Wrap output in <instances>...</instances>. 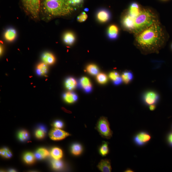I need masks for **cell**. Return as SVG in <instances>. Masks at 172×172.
Returning <instances> with one entry per match:
<instances>
[{
    "label": "cell",
    "mask_w": 172,
    "mask_h": 172,
    "mask_svg": "<svg viewBox=\"0 0 172 172\" xmlns=\"http://www.w3.org/2000/svg\"><path fill=\"white\" fill-rule=\"evenodd\" d=\"M138 34L136 41L138 48L143 53L158 52L162 47L164 34L161 27L157 22Z\"/></svg>",
    "instance_id": "obj_1"
},
{
    "label": "cell",
    "mask_w": 172,
    "mask_h": 172,
    "mask_svg": "<svg viewBox=\"0 0 172 172\" xmlns=\"http://www.w3.org/2000/svg\"><path fill=\"white\" fill-rule=\"evenodd\" d=\"M42 6L45 12L52 16H62L70 14L73 7L67 3L43 0Z\"/></svg>",
    "instance_id": "obj_2"
},
{
    "label": "cell",
    "mask_w": 172,
    "mask_h": 172,
    "mask_svg": "<svg viewBox=\"0 0 172 172\" xmlns=\"http://www.w3.org/2000/svg\"><path fill=\"white\" fill-rule=\"evenodd\" d=\"M155 14L149 9L141 10L135 18L134 32L139 34L155 23H157Z\"/></svg>",
    "instance_id": "obj_3"
},
{
    "label": "cell",
    "mask_w": 172,
    "mask_h": 172,
    "mask_svg": "<svg viewBox=\"0 0 172 172\" xmlns=\"http://www.w3.org/2000/svg\"><path fill=\"white\" fill-rule=\"evenodd\" d=\"M96 129L103 138L109 139L112 136L113 132L110 129V124L105 117H102L99 119L96 125Z\"/></svg>",
    "instance_id": "obj_4"
},
{
    "label": "cell",
    "mask_w": 172,
    "mask_h": 172,
    "mask_svg": "<svg viewBox=\"0 0 172 172\" xmlns=\"http://www.w3.org/2000/svg\"><path fill=\"white\" fill-rule=\"evenodd\" d=\"M23 5L27 12L35 19L39 17L40 0H22Z\"/></svg>",
    "instance_id": "obj_5"
},
{
    "label": "cell",
    "mask_w": 172,
    "mask_h": 172,
    "mask_svg": "<svg viewBox=\"0 0 172 172\" xmlns=\"http://www.w3.org/2000/svg\"><path fill=\"white\" fill-rule=\"evenodd\" d=\"M160 96L157 91L148 90L144 92L142 96L143 102L147 105L155 104L159 101Z\"/></svg>",
    "instance_id": "obj_6"
},
{
    "label": "cell",
    "mask_w": 172,
    "mask_h": 172,
    "mask_svg": "<svg viewBox=\"0 0 172 172\" xmlns=\"http://www.w3.org/2000/svg\"><path fill=\"white\" fill-rule=\"evenodd\" d=\"M70 135L69 133L56 128L51 130L49 133L50 138L54 140H63Z\"/></svg>",
    "instance_id": "obj_7"
},
{
    "label": "cell",
    "mask_w": 172,
    "mask_h": 172,
    "mask_svg": "<svg viewBox=\"0 0 172 172\" xmlns=\"http://www.w3.org/2000/svg\"><path fill=\"white\" fill-rule=\"evenodd\" d=\"M151 139L150 134L146 132H142L138 134L135 137V143L139 146H142L147 143Z\"/></svg>",
    "instance_id": "obj_8"
},
{
    "label": "cell",
    "mask_w": 172,
    "mask_h": 172,
    "mask_svg": "<svg viewBox=\"0 0 172 172\" xmlns=\"http://www.w3.org/2000/svg\"><path fill=\"white\" fill-rule=\"evenodd\" d=\"M135 18L131 16L129 14L123 18L122 23L125 28L130 30H134L135 26Z\"/></svg>",
    "instance_id": "obj_9"
},
{
    "label": "cell",
    "mask_w": 172,
    "mask_h": 172,
    "mask_svg": "<svg viewBox=\"0 0 172 172\" xmlns=\"http://www.w3.org/2000/svg\"><path fill=\"white\" fill-rule=\"evenodd\" d=\"M98 21L102 23L106 22L111 18V14L108 11L105 9H101L98 11L96 14Z\"/></svg>",
    "instance_id": "obj_10"
},
{
    "label": "cell",
    "mask_w": 172,
    "mask_h": 172,
    "mask_svg": "<svg viewBox=\"0 0 172 172\" xmlns=\"http://www.w3.org/2000/svg\"><path fill=\"white\" fill-rule=\"evenodd\" d=\"M79 86L83 88L87 93L91 92L92 89L91 83L88 78L84 76L81 78L79 82Z\"/></svg>",
    "instance_id": "obj_11"
},
{
    "label": "cell",
    "mask_w": 172,
    "mask_h": 172,
    "mask_svg": "<svg viewBox=\"0 0 172 172\" xmlns=\"http://www.w3.org/2000/svg\"><path fill=\"white\" fill-rule=\"evenodd\" d=\"M97 167L100 171L103 172H110L112 170L110 161L106 159L101 160Z\"/></svg>",
    "instance_id": "obj_12"
},
{
    "label": "cell",
    "mask_w": 172,
    "mask_h": 172,
    "mask_svg": "<svg viewBox=\"0 0 172 172\" xmlns=\"http://www.w3.org/2000/svg\"><path fill=\"white\" fill-rule=\"evenodd\" d=\"M119 29L118 27L115 25H112L109 26L107 30V36L111 40L116 39L118 36Z\"/></svg>",
    "instance_id": "obj_13"
},
{
    "label": "cell",
    "mask_w": 172,
    "mask_h": 172,
    "mask_svg": "<svg viewBox=\"0 0 172 172\" xmlns=\"http://www.w3.org/2000/svg\"><path fill=\"white\" fill-rule=\"evenodd\" d=\"M141 11L139 5L136 2H133L130 6L129 14L131 17L135 18L139 14Z\"/></svg>",
    "instance_id": "obj_14"
},
{
    "label": "cell",
    "mask_w": 172,
    "mask_h": 172,
    "mask_svg": "<svg viewBox=\"0 0 172 172\" xmlns=\"http://www.w3.org/2000/svg\"><path fill=\"white\" fill-rule=\"evenodd\" d=\"M42 59L44 63L47 65H52L55 62L56 59L54 56L50 52H45L42 56Z\"/></svg>",
    "instance_id": "obj_15"
},
{
    "label": "cell",
    "mask_w": 172,
    "mask_h": 172,
    "mask_svg": "<svg viewBox=\"0 0 172 172\" xmlns=\"http://www.w3.org/2000/svg\"><path fill=\"white\" fill-rule=\"evenodd\" d=\"M63 97L65 101L68 103H73L78 99V96L76 94L72 91H69L64 94Z\"/></svg>",
    "instance_id": "obj_16"
},
{
    "label": "cell",
    "mask_w": 172,
    "mask_h": 172,
    "mask_svg": "<svg viewBox=\"0 0 172 172\" xmlns=\"http://www.w3.org/2000/svg\"><path fill=\"white\" fill-rule=\"evenodd\" d=\"M121 77L124 83L128 84L132 81L134 79V75L131 71H126L122 73Z\"/></svg>",
    "instance_id": "obj_17"
},
{
    "label": "cell",
    "mask_w": 172,
    "mask_h": 172,
    "mask_svg": "<svg viewBox=\"0 0 172 172\" xmlns=\"http://www.w3.org/2000/svg\"><path fill=\"white\" fill-rule=\"evenodd\" d=\"M17 36L16 31L13 28L7 29L4 34V37L8 41L12 42L13 41Z\"/></svg>",
    "instance_id": "obj_18"
},
{
    "label": "cell",
    "mask_w": 172,
    "mask_h": 172,
    "mask_svg": "<svg viewBox=\"0 0 172 172\" xmlns=\"http://www.w3.org/2000/svg\"><path fill=\"white\" fill-rule=\"evenodd\" d=\"M65 85L66 88L68 90L71 91L76 88L77 85V83L74 78L69 77L66 80Z\"/></svg>",
    "instance_id": "obj_19"
},
{
    "label": "cell",
    "mask_w": 172,
    "mask_h": 172,
    "mask_svg": "<svg viewBox=\"0 0 172 172\" xmlns=\"http://www.w3.org/2000/svg\"><path fill=\"white\" fill-rule=\"evenodd\" d=\"M48 68L47 65L43 63L39 64L36 69V73L38 75L43 76L47 73Z\"/></svg>",
    "instance_id": "obj_20"
},
{
    "label": "cell",
    "mask_w": 172,
    "mask_h": 172,
    "mask_svg": "<svg viewBox=\"0 0 172 172\" xmlns=\"http://www.w3.org/2000/svg\"><path fill=\"white\" fill-rule=\"evenodd\" d=\"M63 40L64 42L67 44L71 45L74 42L75 37L74 34L71 32L66 33L64 35Z\"/></svg>",
    "instance_id": "obj_21"
},
{
    "label": "cell",
    "mask_w": 172,
    "mask_h": 172,
    "mask_svg": "<svg viewBox=\"0 0 172 172\" xmlns=\"http://www.w3.org/2000/svg\"><path fill=\"white\" fill-rule=\"evenodd\" d=\"M49 155V152L47 150L44 148L39 149L35 154L36 157L38 159H43L47 157Z\"/></svg>",
    "instance_id": "obj_22"
},
{
    "label": "cell",
    "mask_w": 172,
    "mask_h": 172,
    "mask_svg": "<svg viewBox=\"0 0 172 172\" xmlns=\"http://www.w3.org/2000/svg\"><path fill=\"white\" fill-rule=\"evenodd\" d=\"M51 155L55 160H60L63 156V152L61 149L54 148L51 151Z\"/></svg>",
    "instance_id": "obj_23"
},
{
    "label": "cell",
    "mask_w": 172,
    "mask_h": 172,
    "mask_svg": "<svg viewBox=\"0 0 172 172\" xmlns=\"http://www.w3.org/2000/svg\"><path fill=\"white\" fill-rule=\"evenodd\" d=\"M83 151L82 146L79 144H75L72 145L71 148L72 153L74 155H80Z\"/></svg>",
    "instance_id": "obj_24"
},
{
    "label": "cell",
    "mask_w": 172,
    "mask_h": 172,
    "mask_svg": "<svg viewBox=\"0 0 172 172\" xmlns=\"http://www.w3.org/2000/svg\"><path fill=\"white\" fill-rule=\"evenodd\" d=\"M36 157L31 152H27L24 156V160L27 164H30L33 163L35 160Z\"/></svg>",
    "instance_id": "obj_25"
},
{
    "label": "cell",
    "mask_w": 172,
    "mask_h": 172,
    "mask_svg": "<svg viewBox=\"0 0 172 172\" xmlns=\"http://www.w3.org/2000/svg\"><path fill=\"white\" fill-rule=\"evenodd\" d=\"M86 69L88 72L92 75H97L99 72V69L98 67L94 64L89 65L87 66Z\"/></svg>",
    "instance_id": "obj_26"
},
{
    "label": "cell",
    "mask_w": 172,
    "mask_h": 172,
    "mask_svg": "<svg viewBox=\"0 0 172 172\" xmlns=\"http://www.w3.org/2000/svg\"><path fill=\"white\" fill-rule=\"evenodd\" d=\"M109 150L108 143L104 142L99 149V152L102 156L106 155L109 153Z\"/></svg>",
    "instance_id": "obj_27"
},
{
    "label": "cell",
    "mask_w": 172,
    "mask_h": 172,
    "mask_svg": "<svg viewBox=\"0 0 172 172\" xmlns=\"http://www.w3.org/2000/svg\"><path fill=\"white\" fill-rule=\"evenodd\" d=\"M97 75V80L99 83L105 84L107 82L108 77L106 74L101 73L98 74Z\"/></svg>",
    "instance_id": "obj_28"
},
{
    "label": "cell",
    "mask_w": 172,
    "mask_h": 172,
    "mask_svg": "<svg viewBox=\"0 0 172 172\" xmlns=\"http://www.w3.org/2000/svg\"><path fill=\"white\" fill-rule=\"evenodd\" d=\"M0 154L2 157L5 158L9 159L12 155L11 151L7 148H4L1 150Z\"/></svg>",
    "instance_id": "obj_29"
},
{
    "label": "cell",
    "mask_w": 172,
    "mask_h": 172,
    "mask_svg": "<svg viewBox=\"0 0 172 172\" xmlns=\"http://www.w3.org/2000/svg\"><path fill=\"white\" fill-rule=\"evenodd\" d=\"M29 134L26 130L21 131L18 134V136L19 139L22 141H24L29 138Z\"/></svg>",
    "instance_id": "obj_30"
},
{
    "label": "cell",
    "mask_w": 172,
    "mask_h": 172,
    "mask_svg": "<svg viewBox=\"0 0 172 172\" xmlns=\"http://www.w3.org/2000/svg\"><path fill=\"white\" fill-rule=\"evenodd\" d=\"M53 168L56 170H60L63 166V163L60 160H55L52 162Z\"/></svg>",
    "instance_id": "obj_31"
},
{
    "label": "cell",
    "mask_w": 172,
    "mask_h": 172,
    "mask_svg": "<svg viewBox=\"0 0 172 172\" xmlns=\"http://www.w3.org/2000/svg\"><path fill=\"white\" fill-rule=\"evenodd\" d=\"M84 0H68L69 4L72 7H81L83 2Z\"/></svg>",
    "instance_id": "obj_32"
},
{
    "label": "cell",
    "mask_w": 172,
    "mask_h": 172,
    "mask_svg": "<svg viewBox=\"0 0 172 172\" xmlns=\"http://www.w3.org/2000/svg\"><path fill=\"white\" fill-rule=\"evenodd\" d=\"M120 77L119 73L116 71H112L109 74V77L113 82L116 81Z\"/></svg>",
    "instance_id": "obj_33"
},
{
    "label": "cell",
    "mask_w": 172,
    "mask_h": 172,
    "mask_svg": "<svg viewBox=\"0 0 172 172\" xmlns=\"http://www.w3.org/2000/svg\"><path fill=\"white\" fill-rule=\"evenodd\" d=\"M88 18V16L84 12H82L77 17V21L82 22L85 21Z\"/></svg>",
    "instance_id": "obj_34"
},
{
    "label": "cell",
    "mask_w": 172,
    "mask_h": 172,
    "mask_svg": "<svg viewBox=\"0 0 172 172\" xmlns=\"http://www.w3.org/2000/svg\"><path fill=\"white\" fill-rule=\"evenodd\" d=\"M36 137L39 139L43 138L45 136V132L41 129L37 130L35 133Z\"/></svg>",
    "instance_id": "obj_35"
},
{
    "label": "cell",
    "mask_w": 172,
    "mask_h": 172,
    "mask_svg": "<svg viewBox=\"0 0 172 172\" xmlns=\"http://www.w3.org/2000/svg\"><path fill=\"white\" fill-rule=\"evenodd\" d=\"M64 124L63 122L59 120L56 121L54 124V126L56 128L61 129L63 128Z\"/></svg>",
    "instance_id": "obj_36"
},
{
    "label": "cell",
    "mask_w": 172,
    "mask_h": 172,
    "mask_svg": "<svg viewBox=\"0 0 172 172\" xmlns=\"http://www.w3.org/2000/svg\"><path fill=\"white\" fill-rule=\"evenodd\" d=\"M123 81L122 78L120 77L115 81L113 82V84L115 86H118L121 84Z\"/></svg>",
    "instance_id": "obj_37"
},
{
    "label": "cell",
    "mask_w": 172,
    "mask_h": 172,
    "mask_svg": "<svg viewBox=\"0 0 172 172\" xmlns=\"http://www.w3.org/2000/svg\"><path fill=\"white\" fill-rule=\"evenodd\" d=\"M168 142L170 145L172 146V133H170L168 137Z\"/></svg>",
    "instance_id": "obj_38"
},
{
    "label": "cell",
    "mask_w": 172,
    "mask_h": 172,
    "mask_svg": "<svg viewBox=\"0 0 172 172\" xmlns=\"http://www.w3.org/2000/svg\"><path fill=\"white\" fill-rule=\"evenodd\" d=\"M156 108V106L155 104H153L150 106L149 108L150 110L152 111L155 110Z\"/></svg>",
    "instance_id": "obj_39"
},
{
    "label": "cell",
    "mask_w": 172,
    "mask_h": 172,
    "mask_svg": "<svg viewBox=\"0 0 172 172\" xmlns=\"http://www.w3.org/2000/svg\"><path fill=\"white\" fill-rule=\"evenodd\" d=\"M51 1H57V2H65L67 3L68 4H69V3H68V0H51Z\"/></svg>",
    "instance_id": "obj_40"
},
{
    "label": "cell",
    "mask_w": 172,
    "mask_h": 172,
    "mask_svg": "<svg viewBox=\"0 0 172 172\" xmlns=\"http://www.w3.org/2000/svg\"><path fill=\"white\" fill-rule=\"evenodd\" d=\"M0 53H1V55H2L3 51V47L2 45H1V48H0Z\"/></svg>",
    "instance_id": "obj_41"
},
{
    "label": "cell",
    "mask_w": 172,
    "mask_h": 172,
    "mask_svg": "<svg viewBox=\"0 0 172 172\" xmlns=\"http://www.w3.org/2000/svg\"><path fill=\"white\" fill-rule=\"evenodd\" d=\"M125 172H133V171L132 170H131L130 169H128L126 170Z\"/></svg>",
    "instance_id": "obj_42"
},
{
    "label": "cell",
    "mask_w": 172,
    "mask_h": 172,
    "mask_svg": "<svg viewBox=\"0 0 172 172\" xmlns=\"http://www.w3.org/2000/svg\"><path fill=\"white\" fill-rule=\"evenodd\" d=\"M15 170H10V171H11V172H15Z\"/></svg>",
    "instance_id": "obj_43"
},
{
    "label": "cell",
    "mask_w": 172,
    "mask_h": 172,
    "mask_svg": "<svg viewBox=\"0 0 172 172\" xmlns=\"http://www.w3.org/2000/svg\"><path fill=\"white\" fill-rule=\"evenodd\" d=\"M85 11H88V9L87 8H86V9H85Z\"/></svg>",
    "instance_id": "obj_44"
},
{
    "label": "cell",
    "mask_w": 172,
    "mask_h": 172,
    "mask_svg": "<svg viewBox=\"0 0 172 172\" xmlns=\"http://www.w3.org/2000/svg\"><path fill=\"white\" fill-rule=\"evenodd\" d=\"M171 49H172V45H171Z\"/></svg>",
    "instance_id": "obj_45"
},
{
    "label": "cell",
    "mask_w": 172,
    "mask_h": 172,
    "mask_svg": "<svg viewBox=\"0 0 172 172\" xmlns=\"http://www.w3.org/2000/svg\"><path fill=\"white\" fill-rule=\"evenodd\" d=\"M164 1H166V0H164Z\"/></svg>",
    "instance_id": "obj_46"
}]
</instances>
